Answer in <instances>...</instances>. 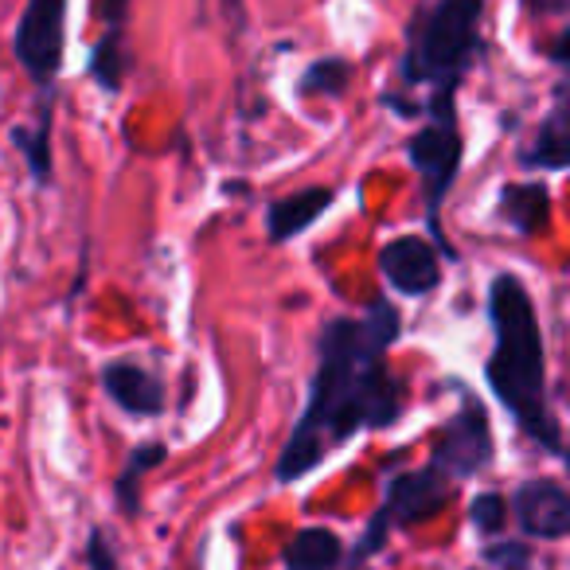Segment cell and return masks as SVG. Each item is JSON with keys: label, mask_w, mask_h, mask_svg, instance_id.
<instances>
[{"label": "cell", "mask_w": 570, "mask_h": 570, "mask_svg": "<svg viewBox=\"0 0 570 570\" xmlns=\"http://www.w3.org/2000/svg\"><path fill=\"white\" fill-rule=\"evenodd\" d=\"M399 336V313L375 297L367 317H336L321 328V364L302 422L277 458V476L297 481L321 458L325 445L352 438L356 430L391 426L399 414V383L383 367V352Z\"/></svg>", "instance_id": "6da1fadb"}, {"label": "cell", "mask_w": 570, "mask_h": 570, "mask_svg": "<svg viewBox=\"0 0 570 570\" xmlns=\"http://www.w3.org/2000/svg\"><path fill=\"white\" fill-rule=\"evenodd\" d=\"M489 313H492V333H497V348H492L489 367H484L492 395L512 411V419L539 445H547L551 453H562L559 422L547 411L543 333H539V317L531 309L528 289L512 274H500L492 282Z\"/></svg>", "instance_id": "7a4b0ae2"}, {"label": "cell", "mask_w": 570, "mask_h": 570, "mask_svg": "<svg viewBox=\"0 0 570 570\" xmlns=\"http://www.w3.org/2000/svg\"><path fill=\"white\" fill-rule=\"evenodd\" d=\"M484 0H438L434 12L411 28V51L403 59L406 82H434L430 110L453 118V87L476 51V24Z\"/></svg>", "instance_id": "3957f363"}, {"label": "cell", "mask_w": 570, "mask_h": 570, "mask_svg": "<svg viewBox=\"0 0 570 570\" xmlns=\"http://www.w3.org/2000/svg\"><path fill=\"white\" fill-rule=\"evenodd\" d=\"M63 24L67 0H28L17 24V59L36 82L48 87L63 63Z\"/></svg>", "instance_id": "277c9868"}, {"label": "cell", "mask_w": 570, "mask_h": 570, "mask_svg": "<svg viewBox=\"0 0 570 570\" xmlns=\"http://www.w3.org/2000/svg\"><path fill=\"white\" fill-rule=\"evenodd\" d=\"M492 461V430H489V414L481 403L465 399L458 414L445 422L442 438L434 445V469L453 476H469L476 469H484Z\"/></svg>", "instance_id": "5b68a950"}, {"label": "cell", "mask_w": 570, "mask_h": 570, "mask_svg": "<svg viewBox=\"0 0 570 570\" xmlns=\"http://www.w3.org/2000/svg\"><path fill=\"white\" fill-rule=\"evenodd\" d=\"M411 160L422 176H426V188H430V207L438 212L442 204L445 188L453 184L461 165V137L453 118H438L434 126H426L422 134H414L411 141Z\"/></svg>", "instance_id": "8992f818"}, {"label": "cell", "mask_w": 570, "mask_h": 570, "mask_svg": "<svg viewBox=\"0 0 570 570\" xmlns=\"http://www.w3.org/2000/svg\"><path fill=\"white\" fill-rule=\"evenodd\" d=\"M450 497V484H445L442 469H419V473L395 476L387 484V504L380 508L387 515V523H419L426 515H434L438 508Z\"/></svg>", "instance_id": "52a82bcc"}, {"label": "cell", "mask_w": 570, "mask_h": 570, "mask_svg": "<svg viewBox=\"0 0 570 570\" xmlns=\"http://www.w3.org/2000/svg\"><path fill=\"white\" fill-rule=\"evenodd\" d=\"M515 515L523 531L539 539H562L570 531V497L559 481H528L515 489Z\"/></svg>", "instance_id": "ba28073f"}, {"label": "cell", "mask_w": 570, "mask_h": 570, "mask_svg": "<svg viewBox=\"0 0 570 570\" xmlns=\"http://www.w3.org/2000/svg\"><path fill=\"white\" fill-rule=\"evenodd\" d=\"M380 269L395 289H403V294H411V297L430 294V289L438 285V277H442V269H438V254L414 235L395 238V243L383 246Z\"/></svg>", "instance_id": "9c48e42d"}, {"label": "cell", "mask_w": 570, "mask_h": 570, "mask_svg": "<svg viewBox=\"0 0 570 570\" xmlns=\"http://www.w3.org/2000/svg\"><path fill=\"white\" fill-rule=\"evenodd\" d=\"M102 387L121 411L129 414H157L165 406V387L137 364H110L102 372Z\"/></svg>", "instance_id": "30bf717a"}, {"label": "cell", "mask_w": 570, "mask_h": 570, "mask_svg": "<svg viewBox=\"0 0 570 570\" xmlns=\"http://www.w3.org/2000/svg\"><path fill=\"white\" fill-rule=\"evenodd\" d=\"M328 207H333V191L328 188H305L289 199H277V204H269V212H266L269 238H274V243H285V238L302 235V230L309 227V223H317V215L328 212Z\"/></svg>", "instance_id": "8fae6325"}, {"label": "cell", "mask_w": 570, "mask_h": 570, "mask_svg": "<svg viewBox=\"0 0 570 570\" xmlns=\"http://www.w3.org/2000/svg\"><path fill=\"white\" fill-rule=\"evenodd\" d=\"M500 212L520 235H539L551 215V191L543 184H508L500 191Z\"/></svg>", "instance_id": "7c38bea8"}, {"label": "cell", "mask_w": 570, "mask_h": 570, "mask_svg": "<svg viewBox=\"0 0 570 570\" xmlns=\"http://www.w3.org/2000/svg\"><path fill=\"white\" fill-rule=\"evenodd\" d=\"M341 562V539L328 528H305L294 543L285 547V567L289 570H336Z\"/></svg>", "instance_id": "4fadbf2b"}, {"label": "cell", "mask_w": 570, "mask_h": 570, "mask_svg": "<svg viewBox=\"0 0 570 570\" xmlns=\"http://www.w3.org/2000/svg\"><path fill=\"white\" fill-rule=\"evenodd\" d=\"M570 160V141H567V110H554L547 118V126L539 129L535 149L523 153V165H547V168H562Z\"/></svg>", "instance_id": "5bb4252c"}, {"label": "cell", "mask_w": 570, "mask_h": 570, "mask_svg": "<svg viewBox=\"0 0 570 570\" xmlns=\"http://www.w3.org/2000/svg\"><path fill=\"white\" fill-rule=\"evenodd\" d=\"M165 461V445H141V450H134V458H129L126 473L118 476V500H121V512L126 515H137V500H141V476L149 473L153 465H160Z\"/></svg>", "instance_id": "9a60e30c"}, {"label": "cell", "mask_w": 570, "mask_h": 570, "mask_svg": "<svg viewBox=\"0 0 570 570\" xmlns=\"http://www.w3.org/2000/svg\"><path fill=\"white\" fill-rule=\"evenodd\" d=\"M126 67H129V51H126V43H121V32L110 28V32L102 36V43H98L95 59H90V71H95V79L102 82L106 90H118Z\"/></svg>", "instance_id": "2e32d148"}, {"label": "cell", "mask_w": 570, "mask_h": 570, "mask_svg": "<svg viewBox=\"0 0 570 570\" xmlns=\"http://www.w3.org/2000/svg\"><path fill=\"white\" fill-rule=\"evenodd\" d=\"M348 79H352V67L344 63V59H321V63H313L309 71H305L302 90L305 95L321 90V95H328V98H341L344 90H348Z\"/></svg>", "instance_id": "e0dca14e"}, {"label": "cell", "mask_w": 570, "mask_h": 570, "mask_svg": "<svg viewBox=\"0 0 570 570\" xmlns=\"http://www.w3.org/2000/svg\"><path fill=\"white\" fill-rule=\"evenodd\" d=\"M12 141L28 153V165H32L36 180H48L51 176V129H48V114H43L40 129H12Z\"/></svg>", "instance_id": "ac0fdd59"}, {"label": "cell", "mask_w": 570, "mask_h": 570, "mask_svg": "<svg viewBox=\"0 0 570 570\" xmlns=\"http://www.w3.org/2000/svg\"><path fill=\"white\" fill-rule=\"evenodd\" d=\"M473 523H476V531H489V535H497L500 528H504V520H508V500L504 497H497V492H481V497L473 500Z\"/></svg>", "instance_id": "d6986e66"}, {"label": "cell", "mask_w": 570, "mask_h": 570, "mask_svg": "<svg viewBox=\"0 0 570 570\" xmlns=\"http://www.w3.org/2000/svg\"><path fill=\"white\" fill-rule=\"evenodd\" d=\"M484 559L497 562L500 570H528L531 567V551L523 543H497L484 551Z\"/></svg>", "instance_id": "ffe728a7"}, {"label": "cell", "mask_w": 570, "mask_h": 570, "mask_svg": "<svg viewBox=\"0 0 570 570\" xmlns=\"http://www.w3.org/2000/svg\"><path fill=\"white\" fill-rule=\"evenodd\" d=\"M95 12L114 32H121V24H126V17H129V0H95Z\"/></svg>", "instance_id": "44dd1931"}, {"label": "cell", "mask_w": 570, "mask_h": 570, "mask_svg": "<svg viewBox=\"0 0 570 570\" xmlns=\"http://www.w3.org/2000/svg\"><path fill=\"white\" fill-rule=\"evenodd\" d=\"M90 567H95V570H114V551H110V543H106L102 531H95V535H90Z\"/></svg>", "instance_id": "7402d4cb"}, {"label": "cell", "mask_w": 570, "mask_h": 570, "mask_svg": "<svg viewBox=\"0 0 570 570\" xmlns=\"http://www.w3.org/2000/svg\"><path fill=\"white\" fill-rule=\"evenodd\" d=\"M523 4H528L531 12H539V17H543V12H562V9H567V0H523Z\"/></svg>", "instance_id": "603a6c76"}]
</instances>
